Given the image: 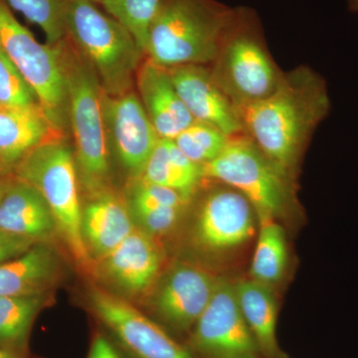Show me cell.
<instances>
[{
	"label": "cell",
	"mask_w": 358,
	"mask_h": 358,
	"mask_svg": "<svg viewBox=\"0 0 358 358\" xmlns=\"http://www.w3.org/2000/svg\"><path fill=\"white\" fill-rule=\"evenodd\" d=\"M65 31L95 71L103 93L131 92L145 54L122 23L88 0H66Z\"/></svg>",
	"instance_id": "cell-4"
},
{
	"label": "cell",
	"mask_w": 358,
	"mask_h": 358,
	"mask_svg": "<svg viewBox=\"0 0 358 358\" xmlns=\"http://www.w3.org/2000/svg\"><path fill=\"white\" fill-rule=\"evenodd\" d=\"M88 1L93 2V3L96 4V6H103V3L106 0H88Z\"/></svg>",
	"instance_id": "cell-36"
},
{
	"label": "cell",
	"mask_w": 358,
	"mask_h": 358,
	"mask_svg": "<svg viewBox=\"0 0 358 358\" xmlns=\"http://www.w3.org/2000/svg\"><path fill=\"white\" fill-rule=\"evenodd\" d=\"M13 178L41 194L71 255L80 267L93 271L95 263L82 236L79 176L69 145L61 136L44 141L26 155L14 171Z\"/></svg>",
	"instance_id": "cell-5"
},
{
	"label": "cell",
	"mask_w": 358,
	"mask_h": 358,
	"mask_svg": "<svg viewBox=\"0 0 358 358\" xmlns=\"http://www.w3.org/2000/svg\"><path fill=\"white\" fill-rule=\"evenodd\" d=\"M90 301L99 317L140 358H195L127 299L94 288Z\"/></svg>",
	"instance_id": "cell-13"
},
{
	"label": "cell",
	"mask_w": 358,
	"mask_h": 358,
	"mask_svg": "<svg viewBox=\"0 0 358 358\" xmlns=\"http://www.w3.org/2000/svg\"><path fill=\"white\" fill-rule=\"evenodd\" d=\"M0 358H20L14 355L10 350H7L4 348H0Z\"/></svg>",
	"instance_id": "cell-33"
},
{
	"label": "cell",
	"mask_w": 358,
	"mask_h": 358,
	"mask_svg": "<svg viewBox=\"0 0 358 358\" xmlns=\"http://www.w3.org/2000/svg\"><path fill=\"white\" fill-rule=\"evenodd\" d=\"M69 98V126L78 176L90 196L109 192L110 148L103 113V90L95 71L67 39L59 43Z\"/></svg>",
	"instance_id": "cell-3"
},
{
	"label": "cell",
	"mask_w": 358,
	"mask_h": 358,
	"mask_svg": "<svg viewBox=\"0 0 358 358\" xmlns=\"http://www.w3.org/2000/svg\"><path fill=\"white\" fill-rule=\"evenodd\" d=\"M240 310L255 338L260 353L268 358H281L278 345V305L273 287L253 279L235 284Z\"/></svg>",
	"instance_id": "cell-21"
},
{
	"label": "cell",
	"mask_w": 358,
	"mask_h": 358,
	"mask_svg": "<svg viewBox=\"0 0 358 358\" xmlns=\"http://www.w3.org/2000/svg\"><path fill=\"white\" fill-rule=\"evenodd\" d=\"M57 252L46 241L33 245L22 255L0 265V296L46 294L61 274Z\"/></svg>",
	"instance_id": "cell-19"
},
{
	"label": "cell",
	"mask_w": 358,
	"mask_h": 358,
	"mask_svg": "<svg viewBox=\"0 0 358 358\" xmlns=\"http://www.w3.org/2000/svg\"><path fill=\"white\" fill-rule=\"evenodd\" d=\"M202 169L205 179L242 193L258 219L279 220L294 207L293 176L264 155L247 134L231 136L222 154Z\"/></svg>",
	"instance_id": "cell-7"
},
{
	"label": "cell",
	"mask_w": 358,
	"mask_h": 358,
	"mask_svg": "<svg viewBox=\"0 0 358 358\" xmlns=\"http://www.w3.org/2000/svg\"><path fill=\"white\" fill-rule=\"evenodd\" d=\"M186 207H157L131 211L141 229L155 238L174 230L185 214Z\"/></svg>",
	"instance_id": "cell-30"
},
{
	"label": "cell",
	"mask_w": 358,
	"mask_h": 358,
	"mask_svg": "<svg viewBox=\"0 0 358 358\" xmlns=\"http://www.w3.org/2000/svg\"><path fill=\"white\" fill-rule=\"evenodd\" d=\"M218 280L199 263L179 261L160 275L150 292V306L169 326L187 331L208 305Z\"/></svg>",
	"instance_id": "cell-11"
},
{
	"label": "cell",
	"mask_w": 358,
	"mask_h": 358,
	"mask_svg": "<svg viewBox=\"0 0 358 358\" xmlns=\"http://www.w3.org/2000/svg\"><path fill=\"white\" fill-rule=\"evenodd\" d=\"M136 227L128 205L110 190L91 196L82 206V236L94 263L119 246Z\"/></svg>",
	"instance_id": "cell-17"
},
{
	"label": "cell",
	"mask_w": 358,
	"mask_h": 358,
	"mask_svg": "<svg viewBox=\"0 0 358 358\" xmlns=\"http://www.w3.org/2000/svg\"><path fill=\"white\" fill-rule=\"evenodd\" d=\"M236 14L237 8L216 0H162L145 55L166 69L212 64Z\"/></svg>",
	"instance_id": "cell-2"
},
{
	"label": "cell",
	"mask_w": 358,
	"mask_h": 358,
	"mask_svg": "<svg viewBox=\"0 0 358 358\" xmlns=\"http://www.w3.org/2000/svg\"><path fill=\"white\" fill-rule=\"evenodd\" d=\"M138 179L171 188L192 200L205 178L202 166L188 159L173 140L160 138Z\"/></svg>",
	"instance_id": "cell-22"
},
{
	"label": "cell",
	"mask_w": 358,
	"mask_h": 358,
	"mask_svg": "<svg viewBox=\"0 0 358 358\" xmlns=\"http://www.w3.org/2000/svg\"><path fill=\"white\" fill-rule=\"evenodd\" d=\"M348 10L352 13H358V0H348Z\"/></svg>",
	"instance_id": "cell-34"
},
{
	"label": "cell",
	"mask_w": 358,
	"mask_h": 358,
	"mask_svg": "<svg viewBox=\"0 0 358 358\" xmlns=\"http://www.w3.org/2000/svg\"><path fill=\"white\" fill-rule=\"evenodd\" d=\"M210 69L238 112L272 95L284 76L268 54L255 14L246 8H237Z\"/></svg>",
	"instance_id": "cell-6"
},
{
	"label": "cell",
	"mask_w": 358,
	"mask_h": 358,
	"mask_svg": "<svg viewBox=\"0 0 358 358\" xmlns=\"http://www.w3.org/2000/svg\"><path fill=\"white\" fill-rule=\"evenodd\" d=\"M189 201L171 188L136 179L129 194V208L133 211L157 207H187Z\"/></svg>",
	"instance_id": "cell-29"
},
{
	"label": "cell",
	"mask_w": 358,
	"mask_h": 358,
	"mask_svg": "<svg viewBox=\"0 0 358 358\" xmlns=\"http://www.w3.org/2000/svg\"><path fill=\"white\" fill-rule=\"evenodd\" d=\"M221 185L205 195L193 221V243L206 253L239 248L255 233L256 213L252 205L242 193Z\"/></svg>",
	"instance_id": "cell-10"
},
{
	"label": "cell",
	"mask_w": 358,
	"mask_h": 358,
	"mask_svg": "<svg viewBox=\"0 0 358 358\" xmlns=\"http://www.w3.org/2000/svg\"><path fill=\"white\" fill-rule=\"evenodd\" d=\"M179 96L195 121L207 122L228 136L244 134L239 112L204 65L169 68Z\"/></svg>",
	"instance_id": "cell-15"
},
{
	"label": "cell",
	"mask_w": 358,
	"mask_h": 358,
	"mask_svg": "<svg viewBox=\"0 0 358 358\" xmlns=\"http://www.w3.org/2000/svg\"><path fill=\"white\" fill-rule=\"evenodd\" d=\"M0 48L38 99L52 127L63 134L69 126V98L60 47L41 44L0 0Z\"/></svg>",
	"instance_id": "cell-8"
},
{
	"label": "cell",
	"mask_w": 358,
	"mask_h": 358,
	"mask_svg": "<svg viewBox=\"0 0 358 358\" xmlns=\"http://www.w3.org/2000/svg\"><path fill=\"white\" fill-rule=\"evenodd\" d=\"M88 358H122L115 346L101 334L94 338Z\"/></svg>",
	"instance_id": "cell-32"
},
{
	"label": "cell",
	"mask_w": 358,
	"mask_h": 358,
	"mask_svg": "<svg viewBox=\"0 0 358 358\" xmlns=\"http://www.w3.org/2000/svg\"><path fill=\"white\" fill-rule=\"evenodd\" d=\"M0 107H40L38 99L8 56L0 48ZM41 108V107H40Z\"/></svg>",
	"instance_id": "cell-28"
},
{
	"label": "cell",
	"mask_w": 358,
	"mask_h": 358,
	"mask_svg": "<svg viewBox=\"0 0 358 358\" xmlns=\"http://www.w3.org/2000/svg\"><path fill=\"white\" fill-rule=\"evenodd\" d=\"M47 294L0 296V345L7 348L23 345L35 317L48 303Z\"/></svg>",
	"instance_id": "cell-24"
},
{
	"label": "cell",
	"mask_w": 358,
	"mask_h": 358,
	"mask_svg": "<svg viewBox=\"0 0 358 358\" xmlns=\"http://www.w3.org/2000/svg\"><path fill=\"white\" fill-rule=\"evenodd\" d=\"M14 10L38 26L46 36L47 44L56 46L66 37V0H6Z\"/></svg>",
	"instance_id": "cell-27"
},
{
	"label": "cell",
	"mask_w": 358,
	"mask_h": 358,
	"mask_svg": "<svg viewBox=\"0 0 358 358\" xmlns=\"http://www.w3.org/2000/svg\"><path fill=\"white\" fill-rule=\"evenodd\" d=\"M190 345L204 358H258L260 350L229 280L219 278L210 301L192 327Z\"/></svg>",
	"instance_id": "cell-9"
},
{
	"label": "cell",
	"mask_w": 358,
	"mask_h": 358,
	"mask_svg": "<svg viewBox=\"0 0 358 358\" xmlns=\"http://www.w3.org/2000/svg\"><path fill=\"white\" fill-rule=\"evenodd\" d=\"M136 79L141 103L160 138L174 140L195 121L166 68L148 59L141 63Z\"/></svg>",
	"instance_id": "cell-16"
},
{
	"label": "cell",
	"mask_w": 358,
	"mask_h": 358,
	"mask_svg": "<svg viewBox=\"0 0 358 358\" xmlns=\"http://www.w3.org/2000/svg\"><path fill=\"white\" fill-rule=\"evenodd\" d=\"M103 113L109 148L136 180L141 178L160 140L140 96L134 92L110 96L103 92Z\"/></svg>",
	"instance_id": "cell-12"
},
{
	"label": "cell",
	"mask_w": 358,
	"mask_h": 358,
	"mask_svg": "<svg viewBox=\"0 0 358 358\" xmlns=\"http://www.w3.org/2000/svg\"><path fill=\"white\" fill-rule=\"evenodd\" d=\"M57 136L41 108L0 107V176H13L26 155Z\"/></svg>",
	"instance_id": "cell-18"
},
{
	"label": "cell",
	"mask_w": 358,
	"mask_h": 358,
	"mask_svg": "<svg viewBox=\"0 0 358 358\" xmlns=\"http://www.w3.org/2000/svg\"><path fill=\"white\" fill-rule=\"evenodd\" d=\"M259 234L252 259L251 279L274 287L284 278L288 262L285 230L273 218L258 219Z\"/></svg>",
	"instance_id": "cell-23"
},
{
	"label": "cell",
	"mask_w": 358,
	"mask_h": 358,
	"mask_svg": "<svg viewBox=\"0 0 358 358\" xmlns=\"http://www.w3.org/2000/svg\"><path fill=\"white\" fill-rule=\"evenodd\" d=\"M331 107L326 80L301 66L284 73L272 95L239 110V115L244 134L294 178L303 152Z\"/></svg>",
	"instance_id": "cell-1"
},
{
	"label": "cell",
	"mask_w": 358,
	"mask_h": 358,
	"mask_svg": "<svg viewBox=\"0 0 358 358\" xmlns=\"http://www.w3.org/2000/svg\"><path fill=\"white\" fill-rule=\"evenodd\" d=\"M173 141L188 159L204 166L222 154L230 136L212 124L194 121Z\"/></svg>",
	"instance_id": "cell-25"
},
{
	"label": "cell",
	"mask_w": 358,
	"mask_h": 358,
	"mask_svg": "<svg viewBox=\"0 0 358 358\" xmlns=\"http://www.w3.org/2000/svg\"><path fill=\"white\" fill-rule=\"evenodd\" d=\"M8 181L0 180V200H1L2 196H3L4 192H6L7 186H8Z\"/></svg>",
	"instance_id": "cell-35"
},
{
	"label": "cell",
	"mask_w": 358,
	"mask_h": 358,
	"mask_svg": "<svg viewBox=\"0 0 358 358\" xmlns=\"http://www.w3.org/2000/svg\"><path fill=\"white\" fill-rule=\"evenodd\" d=\"M0 230L43 242L56 230V225L41 194L14 178L0 200Z\"/></svg>",
	"instance_id": "cell-20"
},
{
	"label": "cell",
	"mask_w": 358,
	"mask_h": 358,
	"mask_svg": "<svg viewBox=\"0 0 358 358\" xmlns=\"http://www.w3.org/2000/svg\"><path fill=\"white\" fill-rule=\"evenodd\" d=\"M162 0H106V13L122 23L145 55L148 32Z\"/></svg>",
	"instance_id": "cell-26"
},
{
	"label": "cell",
	"mask_w": 358,
	"mask_h": 358,
	"mask_svg": "<svg viewBox=\"0 0 358 358\" xmlns=\"http://www.w3.org/2000/svg\"><path fill=\"white\" fill-rule=\"evenodd\" d=\"M162 265L164 254L157 238L136 226L119 246L96 261L93 271L117 293L134 298L152 291Z\"/></svg>",
	"instance_id": "cell-14"
},
{
	"label": "cell",
	"mask_w": 358,
	"mask_h": 358,
	"mask_svg": "<svg viewBox=\"0 0 358 358\" xmlns=\"http://www.w3.org/2000/svg\"><path fill=\"white\" fill-rule=\"evenodd\" d=\"M36 243L38 242L35 240L16 236L0 230V265L22 255Z\"/></svg>",
	"instance_id": "cell-31"
}]
</instances>
